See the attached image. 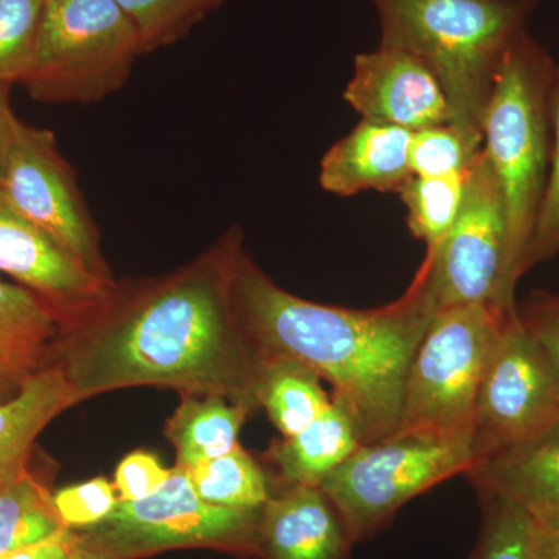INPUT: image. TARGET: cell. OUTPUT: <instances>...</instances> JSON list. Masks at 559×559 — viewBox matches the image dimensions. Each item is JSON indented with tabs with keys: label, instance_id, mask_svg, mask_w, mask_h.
Returning a JSON list of instances; mask_svg holds the SVG:
<instances>
[{
	"label": "cell",
	"instance_id": "cell-1",
	"mask_svg": "<svg viewBox=\"0 0 559 559\" xmlns=\"http://www.w3.org/2000/svg\"><path fill=\"white\" fill-rule=\"evenodd\" d=\"M242 234L231 227L186 266L159 277L114 280L100 304L61 329L50 366L76 400L112 390L170 388L216 393L259 409L260 349L231 299Z\"/></svg>",
	"mask_w": 559,
	"mask_h": 559
},
{
	"label": "cell",
	"instance_id": "cell-2",
	"mask_svg": "<svg viewBox=\"0 0 559 559\" xmlns=\"http://www.w3.org/2000/svg\"><path fill=\"white\" fill-rule=\"evenodd\" d=\"M231 299L261 355L288 356L330 382L334 399L358 423L362 444L395 433L407 370L437 314L418 277L385 307H330L280 288L241 246L231 267Z\"/></svg>",
	"mask_w": 559,
	"mask_h": 559
},
{
	"label": "cell",
	"instance_id": "cell-3",
	"mask_svg": "<svg viewBox=\"0 0 559 559\" xmlns=\"http://www.w3.org/2000/svg\"><path fill=\"white\" fill-rule=\"evenodd\" d=\"M380 46L425 62L450 102L452 121L481 132L503 53L543 0H371Z\"/></svg>",
	"mask_w": 559,
	"mask_h": 559
},
{
	"label": "cell",
	"instance_id": "cell-4",
	"mask_svg": "<svg viewBox=\"0 0 559 559\" xmlns=\"http://www.w3.org/2000/svg\"><path fill=\"white\" fill-rule=\"evenodd\" d=\"M555 70L547 50L521 32L503 53L481 120L484 154L506 205L507 286L513 296L549 178Z\"/></svg>",
	"mask_w": 559,
	"mask_h": 559
},
{
	"label": "cell",
	"instance_id": "cell-5",
	"mask_svg": "<svg viewBox=\"0 0 559 559\" xmlns=\"http://www.w3.org/2000/svg\"><path fill=\"white\" fill-rule=\"evenodd\" d=\"M516 310L471 304L433 316L407 370L392 437L469 441L485 370Z\"/></svg>",
	"mask_w": 559,
	"mask_h": 559
},
{
	"label": "cell",
	"instance_id": "cell-6",
	"mask_svg": "<svg viewBox=\"0 0 559 559\" xmlns=\"http://www.w3.org/2000/svg\"><path fill=\"white\" fill-rule=\"evenodd\" d=\"M140 55L138 28L117 0H46L21 83L40 102H100L123 87Z\"/></svg>",
	"mask_w": 559,
	"mask_h": 559
},
{
	"label": "cell",
	"instance_id": "cell-7",
	"mask_svg": "<svg viewBox=\"0 0 559 559\" xmlns=\"http://www.w3.org/2000/svg\"><path fill=\"white\" fill-rule=\"evenodd\" d=\"M261 510L210 506L197 495L186 471L175 466L159 491L119 500L106 520L75 532L80 543L103 559H140L175 549L259 557Z\"/></svg>",
	"mask_w": 559,
	"mask_h": 559
},
{
	"label": "cell",
	"instance_id": "cell-8",
	"mask_svg": "<svg viewBox=\"0 0 559 559\" xmlns=\"http://www.w3.org/2000/svg\"><path fill=\"white\" fill-rule=\"evenodd\" d=\"M474 465L469 441L392 437L360 444L319 488L359 543L384 528L404 503Z\"/></svg>",
	"mask_w": 559,
	"mask_h": 559
},
{
	"label": "cell",
	"instance_id": "cell-9",
	"mask_svg": "<svg viewBox=\"0 0 559 559\" xmlns=\"http://www.w3.org/2000/svg\"><path fill=\"white\" fill-rule=\"evenodd\" d=\"M506 205L484 151L469 168L457 221L436 249L426 252L415 277L436 311L460 305L518 308L507 286Z\"/></svg>",
	"mask_w": 559,
	"mask_h": 559
},
{
	"label": "cell",
	"instance_id": "cell-10",
	"mask_svg": "<svg viewBox=\"0 0 559 559\" xmlns=\"http://www.w3.org/2000/svg\"><path fill=\"white\" fill-rule=\"evenodd\" d=\"M558 421L559 366L524 329L516 310L503 325L477 395L469 437L476 465Z\"/></svg>",
	"mask_w": 559,
	"mask_h": 559
},
{
	"label": "cell",
	"instance_id": "cell-11",
	"mask_svg": "<svg viewBox=\"0 0 559 559\" xmlns=\"http://www.w3.org/2000/svg\"><path fill=\"white\" fill-rule=\"evenodd\" d=\"M0 191L22 216L60 242L94 274L112 280L102 255L97 227L53 132L21 119L14 121Z\"/></svg>",
	"mask_w": 559,
	"mask_h": 559
},
{
	"label": "cell",
	"instance_id": "cell-12",
	"mask_svg": "<svg viewBox=\"0 0 559 559\" xmlns=\"http://www.w3.org/2000/svg\"><path fill=\"white\" fill-rule=\"evenodd\" d=\"M0 272L16 280L60 319L61 329L94 310L112 280L94 274L60 242L22 216L0 191Z\"/></svg>",
	"mask_w": 559,
	"mask_h": 559
},
{
	"label": "cell",
	"instance_id": "cell-13",
	"mask_svg": "<svg viewBox=\"0 0 559 559\" xmlns=\"http://www.w3.org/2000/svg\"><path fill=\"white\" fill-rule=\"evenodd\" d=\"M360 120L411 132L451 123L450 102L432 70L403 50L378 46L355 58L344 94Z\"/></svg>",
	"mask_w": 559,
	"mask_h": 559
},
{
	"label": "cell",
	"instance_id": "cell-14",
	"mask_svg": "<svg viewBox=\"0 0 559 559\" xmlns=\"http://www.w3.org/2000/svg\"><path fill=\"white\" fill-rule=\"evenodd\" d=\"M353 544L336 507L319 487L274 488L261 510L260 558L348 559Z\"/></svg>",
	"mask_w": 559,
	"mask_h": 559
},
{
	"label": "cell",
	"instance_id": "cell-15",
	"mask_svg": "<svg viewBox=\"0 0 559 559\" xmlns=\"http://www.w3.org/2000/svg\"><path fill=\"white\" fill-rule=\"evenodd\" d=\"M412 132L393 124L360 120L320 162V186L341 198L366 191L400 193L412 179Z\"/></svg>",
	"mask_w": 559,
	"mask_h": 559
},
{
	"label": "cell",
	"instance_id": "cell-16",
	"mask_svg": "<svg viewBox=\"0 0 559 559\" xmlns=\"http://www.w3.org/2000/svg\"><path fill=\"white\" fill-rule=\"evenodd\" d=\"M466 476L479 492L520 502L540 522H559V421L539 437L481 460Z\"/></svg>",
	"mask_w": 559,
	"mask_h": 559
},
{
	"label": "cell",
	"instance_id": "cell-17",
	"mask_svg": "<svg viewBox=\"0 0 559 559\" xmlns=\"http://www.w3.org/2000/svg\"><path fill=\"white\" fill-rule=\"evenodd\" d=\"M60 333V319L46 301L0 280V403L20 395L50 366Z\"/></svg>",
	"mask_w": 559,
	"mask_h": 559
},
{
	"label": "cell",
	"instance_id": "cell-18",
	"mask_svg": "<svg viewBox=\"0 0 559 559\" xmlns=\"http://www.w3.org/2000/svg\"><path fill=\"white\" fill-rule=\"evenodd\" d=\"M360 444L359 426L347 404L331 396L330 406L307 428L272 441L266 459L278 487H319Z\"/></svg>",
	"mask_w": 559,
	"mask_h": 559
},
{
	"label": "cell",
	"instance_id": "cell-19",
	"mask_svg": "<svg viewBox=\"0 0 559 559\" xmlns=\"http://www.w3.org/2000/svg\"><path fill=\"white\" fill-rule=\"evenodd\" d=\"M76 403L75 393L55 366L39 371L20 395L0 403V484L27 469L39 433Z\"/></svg>",
	"mask_w": 559,
	"mask_h": 559
},
{
	"label": "cell",
	"instance_id": "cell-20",
	"mask_svg": "<svg viewBox=\"0 0 559 559\" xmlns=\"http://www.w3.org/2000/svg\"><path fill=\"white\" fill-rule=\"evenodd\" d=\"M252 407L216 393H182L165 436L176 448V466L186 469L238 447Z\"/></svg>",
	"mask_w": 559,
	"mask_h": 559
},
{
	"label": "cell",
	"instance_id": "cell-21",
	"mask_svg": "<svg viewBox=\"0 0 559 559\" xmlns=\"http://www.w3.org/2000/svg\"><path fill=\"white\" fill-rule=\"evenodd\" d=\"M259 407L283 437L296 436L330 406L322 378L299 360L263 355L255 382Z\"/></svg>",
	"mask_w": 559,
	"mask_h": 559
},
{
	"label": "cell",
	"instance_id": "cell-22",
	"mask_svg": "<svg viewBox=\"0 0 559 559\" xmlns=\"http://www.w3.org/2000/svg\"><path fill=\"white\" fill-rule=\"evenodd\" d=\"M194 491L210 506L261 510L274 492L263 466L240 444L219 457L183 469Z\"/></svg>",
	"mask_w": 559,
	"mask_h": 559
},
{
	"label": "cell",
	"instance_id": "cell-23",
	"mask_svg": "<svg viewBox=\"0 0 559 559\" xmlns=\"http://www.w3.org/2000/svg\"><path fill=\"white\" fill-rule=\"evenodd\" d=\"M64 528L53 495L31 471L0 484V557Z\"/></svg>",
	"mask_w": 559,
	"mask_h": 559
},
{
	"label": "cell",
	"instance_id": "cell-24",
	"mask_svg": "<svg viewBox=\"0 0 559 559\" xmlns=\"http://www.w3.org/2000/svg\"><path fill=\"white\" fill-rule=\"evenodd\" d=\"M468 171L437 178L412 176L400 190L401 201L407 209V226L414 237L426 242V252L436 249L457 221L465 201Z\"/></svg>",
	"mask_w": 559,
	"mask_h": 559
},
{
	"label": "cell",
	"instance_id": "cell-25",
	"mask_svg": "<svg viewBox=\"0 0 559 559\" xmlns=\"http://www.w3.org/2000/svg\"><path fill=\"white\" fill-rule=\"evenodd\" d=\"M484 527L473 559H540L538 520L516 500L480 492Z\"/></svg>",
	"mask_w": 559,
	"mask_h": 559
},
{
	"label": "cell",
	"instance_id": "cell-26",
	"mask_svg": "<svg viewBox=\"0 0 559 559\" xmlns=\"http://www.w3.org/2000/svg\"><path fill=\"white\" fill-rule=\"evenodd\" d=\"M484 151V135L454 123L412 132V175L419 178L462 175L476 164Z\"/></svg>",
	"mask_w": 559,
	"mask_h": 559
},
{
	"label": "cell",
	"instance_id": "cell-27",
	"mask_svg": "<svg viewBox=\"0 0 559 559\" xmlns=\"http://www.w3.org/2000/svg\"><path fill=\"white\" fill-rule=\"evenodd\" d=\"M138 28L143 53L189 35L204 17L229 0H117Z\"/></svg>",
	"mask_w": 559,
	"mask_h": 559
},
{
	"label": "cell",
	"instance_id": "cell-28",
	"mask_svg": "<svg viewBox=\"0 0 559 559\" xmlns=\"http://www.w3.org/2000/svg\"><path fill=\"white\" fill-rule=\"evenodd\" d=\"M46 0H0V84L21 83L31 69Z\"/></svg>",
	"mask_w": 559,
	"mask_h": 559
},
{
	"label": "cell",
	"instance_id": "cell-29",
	"mask_svg": "<svg viewBox=\"0 0 559 559\" xmlns=\"http://www.w3.org/2000/svg\"><path fill=\"white\" fill-rule=\"evenodd\" d=\"M551 154L546 193L540 204L538 221L533 231L527 255L525 274L536 264L554 260L559 255V66L555 70L550 98Z\"/></svg>",
	"mask_w": 559,
	"mask_h": 559
},
{
	"label": "cell",
	"instance_id": "cell-30",
	"mask_svg": "<svg viewBox=\"0 0 559 559\" xmlns=\"http://www.w3.org/2000/svg\"><path fill=\"white\" fill-rule=\"evenodd\" d=\"M116 487L105 477L70 485L55 492V509L70 530L92 527L109 516L119 503Z\"/></svg>",
	"mask_w": 559,
	"mask_h": 559
},
{
	"label": "cell",
	"instance_id": "cell-31",
	"mask_svg": "<svg viewBox=\"0 0 559 559\" xmlns=\"http://www.w3.org/2000/svg\"><path fill=\"white\" fill-rule=\"evenodd\" d=\"M171 469L162 466L156 455L146 451H134L121 459L114 476V487L120 500L148 498L164 487Z\"/></svg>",
	"mask_w": 559,
	"mask_h": 559
},
{
	"label": "cell",
	"instance_id": "cell-32",
	"mask_svg": "<svg viewBox=\"0 0 559 559\" xmlns=\"http://www.w3.org/2000/svg\"><path fill=\"white\" fill-rule=\"evenodd\" d=\"M524 329L559 366V294L536 290L518 307Z\"/></svg>",
	"mask_w": 559,
	"mask_h": 559
},
{
	"label": "cell",
	"instance_id": "cell-33",
	"mask_svg": "<svg viewBox=\"0 0 559 559\" xmlns=\"http://www.w3.org/2000/svg\"><path fill=\"white\" fill-rule=\"evenodd\" d=\"M76 543L75 530L64 528L50 538L2 555L0 559H70Z\"/></svg>",
	"mask_w": 559,
	"mask_h": 559
},
{
	"label": "cell",
	"instance_id": "cell-34",
	"mask_svg": "<svg viewBox=\"0 0 559 559\" xmlns=\"http://www.w3.org/2000/svg\"><path fill=\"white\" fill-rule=\"evenodd\" d=\"M10 87L11 84H0V182H2L7 159H9L14 121L17 119L11 108Z\"/></svg>",
	"mask_w": 559,
	"mask_h": 559
},
{
	"label": "cell",
	"instance_id": "cell-35",
	"mask_svg": "<svg viewBox=\"0 0 559 559\" xmlns=\"http://www.w3.org/2000/svg\"><path fill=\"white\" fill-rule=\"evenodd\" d=\"M539 522V521H538ZM540 559H559V522L540 524Z\"/></svg>",
	"mask_w": 559,
	"mask_h": 559
},
{
	"label": "cell",
	"instance_id": "cell-36",
	"mask_svg": "<svg viewBox=\"0 0 559 559\" xmlns=\"http://www.w3.org/2000/svg\"><path fill=\"white\" fill-rule=\"evenodd\" d=\"M76 533V532H75ZM79 536V535H76ZM70 559H103L100 555L95 554L94 550H91L90 547L84 546V544L76 543L75 549L72 551V557Z\"/></svg>",
	"mask_w": 559,
	"mask_h": 559
}]
</instances>
